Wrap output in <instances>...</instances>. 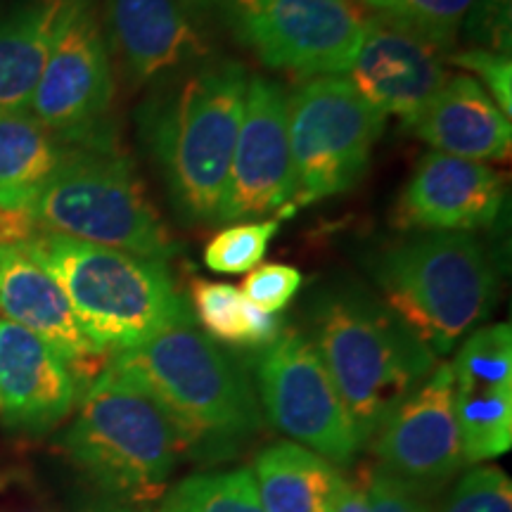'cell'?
<instances>
[{
    "instance_id": "1",
    "label": "cell",
    "mask_w": 512,
    "mask_h": 512,
    "mask_svg": "<svg viewBox=\"0 0 512 512\" xmlns=\"http://www.w3.org/2000/svg\"><path fill=\"white\" fill-rule=\"evenodd\" d=\"M247 81L238 60L214 55L152 83L140 105V143L185 226L219 221Z\"/></svg>"
},
{
    "instance_id": "2",
    "label": "cell",
    "mask_w": 512,
    "mask_h": 512,
    "mask_svg": "<svg viewBox=\"0 0 512 512\" xmlns=\"http://www.w3.org/2000/svg\"><path fill=\"white\" fill-rule=\"evenodd\" d=\"M313 347L335 382L358 444L437 368V356L382 299L356 283H332L311 294Z\"/></svg>"
},
{
    "instance_id": "3",
    "label": "cell",
    "mask_w": 512,
    "mask_h": 512,
    "mask_svg": "<svg viewBox=\"0 0 512 512\" xmlns=\"http://www.w3.org/2000/svg\"><path fill=\"white\" fill-rule=\"evenodd\" d=\"M110 363L159 403L185 451L230 456L264 427L245 370L195 323L174 325L136 349L117 351Z\"/></svg>"
},
{
    "instance_id": "4",
    "label": "cell",
    "mask_w": 512,
    "mask_h": 512,
    "mask_svg": "<svg viewBox=\"0 0 512 512\" xmlns=\"http://www.w3.org/2000/svg\"><path fill=\"white\" fill-rule=\"evenodd\" d=\"M382 302L434 356H446L498 302V266L472 233H415L368 256Z\"/></svg>"
},
{
    "instance_id": "5",
    "label": "cell",
    "mask_w": 512,
    "mask_h": 512,
    "mask_svg": "<svg viewBox=\"0 0 512 512\" xmlns=\"http://www.w3.org/2000/svg\"><path fill=\"white\" fill-rule=\"evenodd\" d=\"M22 245L60 283L86 335L107 354L195 323L164 261L34 230Z\"/></svg>"
},
{
    "instance_id": "6",
    "label": "cell",
    "mask_w": 512,
    "mask_h": 512,
    "mask_svg": "<svg viewBox=\"0 0 512 512\" xmlns=\"http://www.w3.org/2000/svg\"><path fill=\"white\" fill-rule=\"evenodd\" d=\"M34 230L166 261L178 245L131 159L112 143L69 147L27 209Z\"/></svg>"
},
{
    "instance_id": "7",
    "label": "cell",
    "mask_w": 512,
    "mask_h": 512,
    "mask_svg": "<svg viewBox=\"0 0 512 512\" xmlns=\"http://www.w3.org/2000/svg\"><path fill=\"white\" fill-rule=\"evenodd\" d=\"M62 444L102 489L133 503L162 496L185 451L169 415L112 363L83 389L79 413Z\"/></svg>"
},
{
    "instance_id": "8",
    "label": "cell",
    "mask_w": 512,
    "mask_h": 512,
    "mask_svg": "<svg viewBox=\"0 0 512 512\" xmlns=\"http://www.w3.org/2000/svg\"><path fill=\"white\" fill-rule=\"evenodd\" d=\"M384 121L344 76L309 79L287 98L292 207L342 195L366 176Z\"/></svg>"
},
{
    "instance_id": "9",
    "label": "cell",
    "mask_w": 512,
    "mask_h": 512,
    "mask_svg": "<svg viewBox=\"0 0 512 512\" xmlns=\"http://www.w3.org/2000/svg\"><path fill=\"white\" fill-rule=\"evenodd\" d=\"M114 69L98 0H60L53 43L29 112L62 145L107 140Z\"/></svg>"
},
{
    "instance_id": "10",
    "label": "cell",
    "mask_w": 512,
    "mask_h": 512,
    "mask_svg": "<svg viewBox=\"0 0 512 512\" xmlns=\"http://www.w3.org/2000/svg\"><path fill=\"white\" fill-rule=\"evenodd\" d=\"M261 406L275 430L337 465L361 448L347 408L318 349L304 332L285 330L254 358Z\"/></svg>"
},
{
    "instance_id": "11",
    "label": "cell",
    "mask_w": 512,
    "mask_h": 512,
    "mask_svg": "<svg viewBox=\"0 0 512 512\" xmlns=\"http://www.w3.org/2000/svg\"><path fill=\"white\" fill-rule=\"evenodd\" d=\"M230 22L261 64L318 79L349 72L366 19L349 0H233Z\"/></svg>"
},
{
    "instance_id": "12",
    "label": "cell",
    "mask_w": 512,
    "mask_h": 512,
    "mask_svg": "<svg viewBox=\"0 0 512 512\" xmlns=\"http://www.w3.org/2000/svg\"><path fill=\"white\" fill-rule=\"evenodd\" d=\"M285 88L268 76L247 81L245 112L226 178L219 221L247 223L294 214V174Z\"/></svg>"
},
{
    "instance_id": "13",
    "label": "cell",
    "mask_w": 512,
    "mask_h": 512,
    "mask_svg": "<svg viewBox=\"0 0 512 512\" xmlns=\"http://www.w3.org/2000/svg\"><path fill=\"white\" fill-rule=\"evenodd\" d=\"M100 12L110 55L133 88L214 57L202 0H105Z\"/></svg>"
},
{
    "instance_id": "14",
    "label": "cell",
    "mask_w": 512,
    "mask_h": 512,
    "mask_svg": "<svg viewBox=\"0 0 512 512\" xmlns=\"http://www.w3.org/2000/svg\"><path fill=\"white\" fill-rule=\"evenodd\" d=\"M382 467L413 489H439L465 465L453 403V368L439 363L373 434Z\"/></svg>"
},
{
    "instance_id": "15",
    "label": "cell",
    "mask_w": 512,
    "mask_h": 512,
    "mask_svg": "<svg viewBox=\"0 0 512 512\" xmlns=\"http://www.w3.org/2000/svg\"><path fill=\"white\" fill-rule=\"evenodd\" d=\"M448 53L389 15L363 24V38L349 67V83L382 117L411 126L448 81Z\"/></svg>"
},
{
    "instance_id": "16",
    "label": "cell",
    "mask_w": 512,
    "mask_h": 512,
    "mask_svg": "<svg viewBox=\"0 0 512 512\" xmlns=\"http://www.w3.org/2000/svg\"><path fill=\"white\" fill-rule=\"evenodd\" d=\"M0 311L62 356L79 387H88L110 363L69 304L60 283L22 242L0 245Z\"/></svg>"
},
{
    "instance_id": "17",
    "label": "cell",
    "mask_w": 512,
    "mask_h": 512,
    "mask_svg": "<svg viewBox=\"0 0 512 512\" xmlns=\"http://www.w3.org/2000/svg\"><path fill=\"white\" fill-rule=\"evenodd\" d=\"M453 403L465 463L498 458L512 446V328H477L453 361Z\"/></svg>"
},
{
    "instance_id": "18",
    "label": "cell",
    "mask_w": 512,
    "mask_h": 512,
    "mask_svg": "<svg viewBox=\"0 0 512 512\" xmlns=\"http://www.w3.org/2000/svg\"><path fill=\"white\" fill-rule=\"evenodd\" d=\"M503 176L489 164L427 152L394 207V226L418 233H472L494 226Z\"/></svg>"
},
{
    "instance_id": "19",
    "label": "cell",
    "mask_w": 512,
    "mask_h": 512,
    "mask_svg": "<svg viewBox=\"0 0 512 512\" xmlns=\"http://www.w3.org/2000/svg\"><path fill=\"white\" fill-rule=\"evenodd\" d=\"M79 384L55 349L29 330L0 323V425L43 434L72 413Z\"/></svg>"
},
{
    "instance_id": "20",
    "label": "cell",
    "mask_w": 512,
    "mask_h": 512,
    "mask_svg": "<svg viewBox=\"0 0 512 512\" xmlns=\"http://www.w3.org/2000/svg\"><path fill=\"white\" fill-rule=\"evenodd\" d=\"M411 131L434 152L470 159L505 162L512 147L510 117L477 79L467 74L448 76L430 105L418 114Z\"/></svg>"
},
{
    "instance_id": "21",
    "label": "cell",
    "mask_w": 512,
    "mask_h": 512,
    "mask_svg": "<svg viewBox=\"0 0 512 512\" xmlns=\"http://www.w3.org/2000/svg\"><path fill=\"white\" fill-rule=\"evenodd\" d=\"M254 470L266 512H332L344 482L330 460L292 441L264 448Z\"/></svg>"
},
{
    "instance_id": "22",
    "label": "cell",
    "mask_w": 512,
    "mask_h": 512,
    "mask_svg": "<svg viewBox=\"0 0 512 512\" xmlns=\"http://www.w3.org/2000/svg\"><path fill=\"white\" fill-rule=\"evenodd\" d=\"M60 0H19L0 15V114L29 110L46 67Z\"/></svg>"
},
{
    "instance_id": "23",
    "label": "cell",
    "mask_w": 512,
    "mask_h": 512,
    "mask_svg": "<svg viewBox=\"0 0 512 512\" xmlns=\"http://www.w3.org/2000/svg\"><path fill=\"white\" fill-rule=\"evenodd\" d=\"M67 150L29 110L0 114V214H27Z\"/></svg>"
},
{
    "instance_id": "24",
    "label": "cell",
    "mask_w": 512,
    "mask_h": 512,
    "mask_svg": "<svg viewBox=\"0 0 512 512\" xmlns=\"http://www.w3.org/2000/svg\"><path fill=\"white\" fill-rule=\"evenodd\" d=\"M190 299L207 337L223 344L261 349L283 332V323L275 313L256 309L238 287L228 283L192 278Z\"/></svg>"
},
{
    "instance_id": "25",
    "label": "cell",
    "mask_w": 512,
    "mask_h": 512,
    "mask_svg": "<svg viewBox=\"0 0 512 512\" xmlns=\"http://www.w3.org/2000/svg\"><path fill=\"white\" fill-rule=\"evenodd\" d=\"M162 512H266L254 472H211L183 479L166 496Z\"/></svg>"
},
{
    "instance_id": "26",
    "label": "cell",
    "mask_w": 512,
    "mask_h": 512,
    "mask_svg": "<svg viewBox=\"0 0 512 512\" xmlns=\"http://www.w3.org/2000/svg\"><path fill=\"white\" fill-rule=\"evenodd\" d=\"M280 228V219L233 223L216 233L204 247V264L214 273H247L261 264L268 245Z\"/></svg>"
},
{
    "instance_id": "27",
    "label": "cell",
    "mask_w": 512,
    "mask_h": 512,
    "mask_svg": "<svg viewBox=\"0 0 512 512\" xmlns=\"http://www.w3.org/2000/svg\"><path fill=\"white\" fill-rule=\"evenodd\" d=\"M472 5L475 0H387L382 15L406 24L448 53L456 46Z\"/></svg>"
},
{
    "instance_id": "28",
    "label": "cell",
    "mask_w": 512,
    "mask_h": 512,
    "mask_svg": "<svg viewBox=\"0 0 512 512\" xmlns=\"http://www.w3.org/2000/svg\"><path fill=\"white\" fill-rule=\"evenodd\" d=\"M441 512H512V484L498 467H477L460 477Z\"/></svg>"
},
{
    "instance_id": "29",
    "label": "cell",
    "mask_w": 512,
    "mask_h": 512,
    "mask_svg": "<svg viewBox=\"0 0 512 512\" xmlns=\"http://www.w3.org/2000/svg\"><path fill=\"white\" fill-rule=\"evenodd\" d=\"M302 285V273L287 264H259L242 280V297L266 313L283 311Z\"/></svg>"
},
{
    "instance_id": "30",
    "label": "cell",
    "mask_w": 512,
    "mask_h": 512,
    "mask_svg": "<svg viewBox=\"0 0 512 512\" xmlns=\"http://www.w3.org/2000/svg\"><path fill=\"white\" fill-rule=\"evenodd\" d=\"M448 64H456L467 72H475L482 79L484 91L494 98L501 107L503 114L512 112V64L510 55L494 53V50L472 48L458 50V53L448 55Z\"/></svg>"
},
{
    "instance_id": "31",
    "label": "cell",
    "mask_w": 512,
    "mask_h": 512,
    "mask_svg": "<svg viewBox=\"0 0 512 512\" xmlns=\"http://www.w3.org/2000/svg\"><path fill=\"white\" fill-rule=\"evenodd\" d=\"M465 31L484 50L510 55V0H475Z\"/></svg>"
},
{
    "instance_id": "32",
    "label": "cell",
    "mask_w": 512,
    "mask_h": 512,
    "mask_svg": "<svg viewBox=\"0 0 512 512\" xmlns=\"http://www.w3.org/2000/svg\"><path fill=\"white\" fill-rule=\"evenodd\" d=\"M368 512H432L425 494L384 467L373 472L368 486Z\"/></svg>"
},
{
    "instance_id": "33",
    "label": "cell",
    "mask_w": 512,
    "mask_h": 512,
    "mask_svg": "<svg viewBox=\"0 0 512 512\" xmlns=\"http://www.w3.org/2000/svg\"><path fill=\"white\" fill-rule=\"evenodd\" d=\"M373 470L361 467L351 479H344L332 512H368V486Z\"/></svg>"
},
{
    "instance_id": "34",
    "label": "cell",
    "mask_w": 512,
    "mask_h": 512,
    "mask_svg": "<svg viewBox=\"0 0 512 512\" xmlns=\"http://www.w3.org/2000/svg\"><path fill=\"white\" fill-rule=\"evenodd\" d=\"M366 8H373L377 12H384V8H387V0H361Z\"/></svg>"
}]
</instances>
